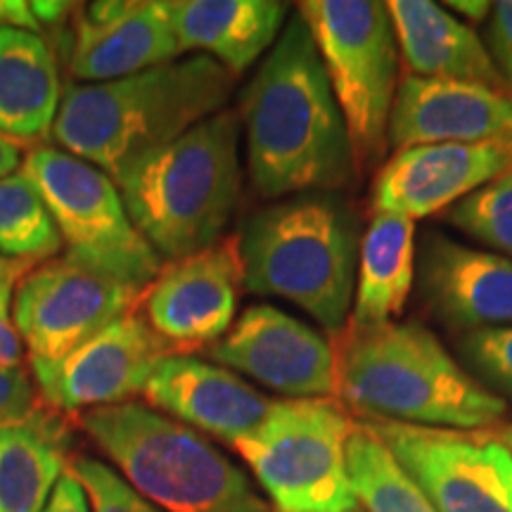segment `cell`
<instances>
[{"label":"cell","mask_w":512,"mask_h":512,"mask_svg":"<svg viewBox=\"0 0 512 512\" xmlns=\"http://www.w3.org/2000/svg\"><path fill=\"white\" fill-rule=\"evenodd\" d=\"M31 12H34L36 22L43 27H48V24H57L62 22L64 17L72 12L74 5L72 3H53V0H34V3H29Z\"/></svg>","instance_id":"e575fe53"},{"label":"cell","mask_w":512,"mask_h":512,"mask_svg":"<svg viewBox=\"0 0 512 512\" xmlns=\"http://www.w3.org/2000/svg\"><path fill=\"white\" fill-rule=\"evenodd\" d=\"M240 121L223 110L159 147L119 183L143 238L169 261L221 240L240 200Z\"/></svg>","instance_id":"5b68a950"},{"label":"cell","mask_w":512,"mask_h":512,"mask_svg":"<svg viewBox=\"0 0 512 512\" xmlns=\"http://www.w3.org/2000/svg\"><path fill=\"white\" fill-rule=\"evenodd\" d=\"M366 422L437 512H512V453L501 434Z\"/></svg>","instance_id":"30bf717a"},{"label":"cell","mask_w":512,"mask_h":512,"mask_svg":"<svg viewBox=\"0 0 512 512\" xmlns=\"http://www.w3.org/2000/svg\"><path fill=\"white\" fill-rule=\"evenodd\" d=\"M22 278L0 280V370H19L24 358L22 337L12 316V299H15V285Z\"/></svg>","instance_id":"1f68e13d"},{"label":"cell","mask_w":512,"mask_h":512,"mask_svg":"<svg viewBox=\"0 0 512 512\" xmlns=\"http://www.w3.org/2000/svg\"><path fill=\"white\" fill-rule=\"evenodd\" d=\"M347 470L368 512H437L366 420L354 422L349 434Z\"/></svg>","instance_id":"d4e9b609"},{"label":"cell","mask_w":512,"mask_h":512,"mask_svg":"<svg viewBox=\"0 0 512 512\" xmlns=\"http://www.w3.org/2000/svg\"><path fill=\"white\" fill-rule=\"evenodd\" d=\"M420 292L448 328L479 332L512 325V259L441 233L420 249Z\"/></svg>","instance_id":"ac0fdd59"},{"label":"cell","mask_w":512,"mask_h":512,"mask_svg":"<svg viewBox=\"0 0 512 512\" xmlns=\"http://www.w3.org/2000/svg\"><path fill=\"white\" fill-rule=\"evenodd\" d=\"M81 427L164 512H271L233 460L155 408L136 401L93 408L81 415Z\"/></svg>","instance_id":"8992f818"},{"label":"cell","mask_w":512,"mask_h":512,"mask_svg":"<svg viewBox=\"0 0 512 512\" xmlns=\"http://www.w3.org/2000/svg\"><path fill=\"white\" fill-rule=\"evenodd\" d=\"M62 238L46 204L22 171L0 178V252L17 261H43L60 252Z\"/></svg>","instance_id":"484cf974"},{"label":"cell","mask_w":512,"mask_h":512,"mask_svg":"<svg viewBox=\"0 0 512 512\" xmlns=\"http://www.w3.org/2000/svg\"><path fill=\"white\" fill-rule=\"evenodd\" d=\"M19 166H22V155H19L15 140L0 136V178L12 176Z\"/></svg>","instance_id":"8d00e7d4"},{"label":"cell","mask_w":512,"mask_h":512,"mask_svg":"<svg viewBox=\"0 0 512 512\" xmlns=\"http://www.w3.org/2000/svg\"><path fill=\"white\" fill-rule=\"evenodd\" d=\"M512 169L510 143L418 145L396 150L373 185V209L425 219Z\"/></svg>","instance_id":"2e32d148"},{"label":"cell","mask_w":512,"mask_h":512,"mask_svg":"<svg viewBox=\"0 0 512 512\" xmlns=\"http://www.w3.org/2000/svg\"><path fill=\"white\" fill-rule=\"evenodd\" d=\"M36 413V392L24 370H0V427Z\"/></svg>","instance_id":"4dcf8cb0"},{"label":"cell","mask_w":512,"mask_h":512,"mask_svg":"<svg viewBox=\"0 0 512 512\" xmlns=\"http://www.w3.org/2000/svg\"><path fill=\"white\" fill-rule=\"evenodd\" d=\"M238 240L247 292L287 299L332 337L347 328L361 245L354 214L337 195L304 192L268 204Z\"/></svg>","instance_id":"277c9868"},{"label":"cell","mask_w":512,"mask_h":512,"mask_svg":"<svg viewBox=\"0 0 512 512\" xmlns=\"http://www.w3.org/2000/svg\"><path fill=\"white\" fill-rule=\"evenodd\" d=\"M460 354L477 380L512 408V325L470 332L460 342Z\"/></svg>","instance_id":"83f0119b"},{"label":"cell","mask_w":512,"mask_h":512,"mask_svg":"<svg viewBox=\"0 0 512 512\" xmlns=\"http://www.w3.org/2000/svg\"><path fill=\"white\" fill-rule=\"evenodd\" d=\"M143 394L183 425L228 444L252 434L273 406L233 370L185 354L162 358Z\"/></svg>","instance_id":"d6986e66"},{"label":"cell","mask_w":512,"mask_h":512,"mask_svg":"<svg viewBox=\"0 0 512 512\" xmlns=\"http://www.w3.org/2000/svg\"><path fill=\"white\" fill-rule=\"evenodd\" d=\"M67 463V434L50 415L0 427V512H43Z\"/></svg>","instance_id":"cb8c5ba5"},{"label":"cell","mask_w":512,"mask_h":512,"mask_svg":"<svg viewBox=\"0 0 512 512\" xmlns=\"http://www.w3.org/2000/svg\"><path fill=\"white\" fill-rule=\"evenodd\" d=\"M387 12L403 62L413 76L477 83L510 93L482 38L444 5L430 0H392Z\"/></svg>","instance_id":"ffe728a7"},{"label":"cell","mask_w":512,"mask_h":512,"mask_svg":"<svg viewBox=\"0 0 512 512\" xmlns=\"http://www.w3.org/2000/svg\"><path fill=\"white\" fill-rule=\"evenodd\" d=\"M501 437H503L505 444H508L510 453H512V425H510V427H503V430H501Z\"/></svg>","instance_id":"f35d334b"},{"label":"cell","mask_w":512,"mask_h":512,"mask_svg":"<svg viewBox=\"0 0 512 512\" xmlns=\"http://www.w3.org/2000/svg\"><path fill=\"white\" fill-rule=\"evenodd\" d=\"M415 221L375 211L361 240L349 328L394 323L415 280Z\"/></svg>","instance_id":"603a6c76"},{"label":"cell","mask_w":512,"mask_h":512,"mask_svg":"<svg viewBox=\"0 0 512 512\" xmlns=\"http://www.w3.org/2000/svg\"><path fill=\"white\" fill-rule=\"evenodd\" d=\"M446 219L482 245L512 256V169L453 204Z\"/></svg>","instance_id":"4316f807"},{"label":"cell","mask_w":512,"mask_h":512,"mask_svg":"<svg viewBox=\"0 0 512 512\" xmlns=\"http://www.w3.org/2000/svg\"><path fill=\"white\" fill-rule=\"evenodd\" d=\"M354 422L337 396L283 399L233 446L278 512H351L358 505L347 470Z\"/></svg>","instance_id":"52a82bcc"},{"label":"cell","mask_w":512,"mask_h":512,"mask_svg":"<svg viewBox=\"0 0 512 512\" xmlns=\"http://www.w3.org/2000/svg\"><path fill=\"white\" fill-rule=\"evenodd\" d=\"M245 290L238 235L162 266L147 287L145 313L176 351L211 347L226 335Z\"/></svg>","instance_id":"5bb4252c"},{"label":"cell","mask_w":512,"mask_h":512,"mask_svg":"<svg viewBox=\"0 0 512 512\" xmlns=\"http://www.w3.org/2000/svg\"><path fill=\"white\" fill-rule=\"evenodd\" d=\"M351 512H356V510H351Z\"/></svg>","instance_id":"ab89813d"},{"label":"cell","mask_w":512,"mask_h":512,"mask_svg":"<svg viewBox=\"0 0 512 512\" xmlns=\"http://www.w3.org/2000/svg\"><path fill=\"white\" fill-rule=\"evenodd\" d=\"M181 53L202 50L235 76L273 48L287 5L278 0H171Z\"/></svg>","instance_id":"44dd1931"},{"label":"cell","mask_w":512,"mask_h":512,"mask_svg":"<svg viewBox=\"0 0 512 512\" xmlns=\"http://www.w3.org/2000/svg\"><path fill=\"white\" fill-rule=\"evenodd\" d=\"M178 354L138 311L100 330L60 361H31L38 389L62 411L117 406L145 392L162 358Z\"/></svg>","instance_id":"7c38bea8"},{"label":"cell","mask_w":512,"mask_h":512,"mask_svg":"<svg viewBox=\"0 0 512 512\" xmlns=\"http://www.w3.org/2000/svg\"><path fill=\"white\" fill-rule=\"evenodd\" d=\"M181 55L171 0H98L74 22L69 72L88 83L117 81Z\"/></svg>","instance_id":"9a60e30c"},{"label":"cell","mask_w":512,"mask_h":512,"mask_svg":"<svg viewBox=\"0 0 512 512\" xmlns=\"http://www.w3.org/2000/svg\"><path fill=\"white\" fill-rule=\"evenodd\" d=\"M235 79L214 57L195 55L117 81L69 86L50 133L64 152L119 185L140 159L226 110Z\"/></svg>","instance_id":"7a4b0ae2"},{"label":"cell","mask_w":512,"mask_h":512,"mask_svg":"<svg viewBox=\"0 0 512 512\" xmlns=\"http://www.w3.org/2000/svg\"><path fill=\"white\" fill-rule=\"evenodd\" d=\"M484 41L498 74L503 76L505 86L512 93V0L491 5Z\"/></svg>","instance_id":"f546056e"},{"label":"cell","mask_w":512,"mask_h":512,"mask_svg":"<svg viewBox=\"0 0 512 512\" xmlns=\"http://www.w3.org/2000/svg\"><path fill=\"white\" fill-rule=\"evenodd\" d=\"M335 356L337 396L368 418L489 430L510 411L415 320L347 325L337 335Z\"/></svg>","instance_id":"3957f363"},{"label":"cell","mask_w":512,"mask_h":512,"mask_svg":"<svg viewBox=\"0 0 512 512\" xmlns=\"http://www.w3.org/2000/svg\"><path fill=\"white\" fill-rule=\"evenodd\" d=\"M247 164L266 200L330 192L356 176L347 121L299 12L242 93Z\"/></svg>","instance_id":"6da1fadb"},{"label":"cell","mask_w":512,"mask_h":512,"mask_svg":"<svg viewBox=\"0 0 512 512\" xmlns=\"http://www.w3.org/2000/svg\"><path fill=\"white\" fill-rule=\"evenodd\" d=\"M19 171L41 195L69 259L136 290L152 285L162 271V256L131 221L110 176L55 147L31 150Z\"/></svg>","instance_id":"9c48e42d"},{"label":"cell","mask_w":512,"mask_h":512,"mask_svg":"<svg viewBox=\"0 0 512 512\" xmlns=\"http://www.w3.org/2000/svg\"><path fill=\"white\" fill-rule=\"evenodd\" d=\"M491 5L494 3H486V0H451V3H444V8H448V12H456V17H465L467 22H484L486 17L491 15Z\"/></svg>","instance_id":"d590c367"},{"label":"cell","mask_w":512,"mask_h":512,"mask_svg":"<svg viewBox=\"0 0 512 512\" xmlns=\"http://www.w3.org/2000/svg\"><path fill=\"white\" fill-rule=\"evenodd\" d=\"M29 261H17L8 259V256L0 254V280L3 278H24L29 273Z\"/></svg>","instance_id":"74e56055"},{"label":"cell","mask_w":512,"mask_h":512,"mask_svg":"<svg viewBox=\"0 0 512 512\" xmlns=\"http://www.w3.org/2000/svg\"><path fill=\"white\" fill-rule=\"evenodd\" d=\"M43 512H91V503H88L86 491L79 484V479L72 475V470H64L60 482L55 484L53 496Z\"/></svg>","instance_id":"d6a6232c"},{"label":"cell","mask_w":512,"mask_h":512,"mask_svg":"<svg viewBox=\"0 0 512 512\" xmlns=\"http://www.w3.org/2000/svg\"><path fill=\"white\" fill-rule=\"evenodd\" d=\"M299 17L309 27L335 100L347 121L356 174L375 164L387 145L399 91L401 50L387 3L306 0Z\"/></svg>","instance_id":"ba28073f"},{"label":"cell","mask_w":512,"mask_h":512,"mask_svg":"<svg viewBox=\"0 0 512 512\" xmlns=\"http://www.w3.org/2000/svg\"><path fill=\"white\" fill-rule=\"evenodd\" d=\"M69 470L86 491L93 512H162L100 460L81 456Z\"/></svg>","instance_id":"f1b7e54d"},{"label":"cell","mask_w":512,"mask_h":512,"mask_svg":"<svg viewBox=\"0 0 512 512\" xmlns=\"http://www.w3.org/2000/svg\"><path fill=\"white\" fill-rule=\"evenodd\" d=\"M209 356L287 399L337 396L335 347L290 313L271 304L249 306Z\"/></svg>","instance_id":"4fadbf2b"},{"label":"cell","mask_w":512,"mask_h":512,"mask_svg":"<svg viewBox=\"0 0 512 512\" xmlns=\"http://www.w3.org/2000/svg\"><path fill=\"white\" fill-rule=\"evenodd\" d=\"M140 294L133 285L62 256L19 280L12 316L31 361H60L136 309Z\"/></svg>","instance_id":"8fae6325"},{"label":"cell","mask_w":512,"mask_h":512,"mask_svg":"<svg viewBox=\"0 0 512 512\" xmlns=\"http://www.w3.org/2000/svg\"><path fill=\"white\" fill-rule=\"evenodd\" d=\"M60 72L41 34L0 27V136L43 138L60 112Z\"/></svg>","instance_id":"7402d4cb"},{"label":"cell","mask_w":512,"mask_h":512,"mask_svg":"<svg viewBox=\"0 0 512 512\" xmlns=\"http://www.w3.org/2000/svg\"><path fill=\"white\" fill-rule=\"evenodd\" d=\"M0 27L27 29L34 34L41 31V24L36 22L34 12L24 0H0Z\"/></svg>","instance_id":"836d02e7"},{"label":"cell","mask_w":512,"mask_h":512,"mask_svg":"<svg viewBox=\"0 0 512 512\" xmlns=\"http://www.w3.org/2000/svg\"><path fill=\"white\" fill-rule=\"evenodd\" d=\"M387 143L396 150L441 143L512 145V95L408 74L396 91Z\"/></svg>","instance_id":"e0dca14e"}]
</instances>
